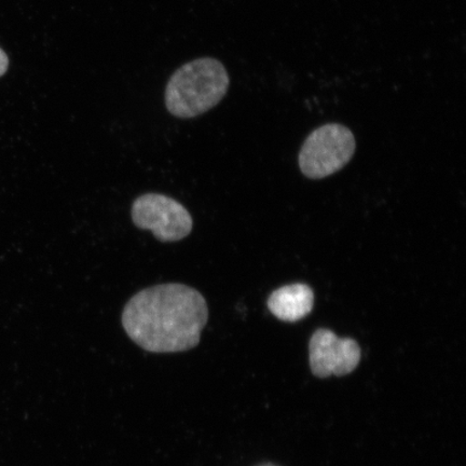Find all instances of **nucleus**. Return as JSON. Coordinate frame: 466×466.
I'll list each match as a JSON object with an SVG mask.
<instances>
[{
	"instance_id": "nucleus-1",
	"label": "nucleus",
	"mask_w": 466,
	"mask_h": 466,
	"mask_svg": "<svg viewBox=\"0 0 466 466\" xmlns=\"http://www.w3.org/2000/svg\"><path fill=\"white\" fill-rule=\"evenodd\" d=\"M208 308L200 291L186 284L155 285L127 302L121 322L130 339L151 353L194 349L208 323Z\"/></svg>"
},
{
	"instance_id": "nucleus-2",
	"label": "nucleus",
	"mask_w": 466,
	"mask_h": 466,
	"mask_svg": "<svg viewBox=\"0 0 466 466\" xmlns=\"http://www.w3.org/2000/svg\"><path fill=\"white\" fill-rule=\"evenodd\" d=\"M230 79L223 63L202 57L175 72L166 90L168 113L177 118H195L217 106L228 91Z\"/></svg>"
},
{
	"instance_id": "nucleus-3",
	"label": "nucleus",
	"mask_w": 466,
	"mask_h": 466,
	"mask_svg": "<svg viewBox=\"0 0 466 466\" xmlns=\"http://www.w3.org/2000/svg\"><path fill=\"white\" fill-rule=\"evenodd\" d=\"M355 138L351 130L339 124L318 127L302 145L299 167L305 177L320 179L329 177L352 159Z\"/></svg>"
},
{
	"instance_id": "nucleus-4",
	"label": "nucleus",
	"mask_w": 466,
	"mask_h": 466,
	"mask_svg": "<svg viewBox=\"0 0 466 466\" xmlns=\"http://www.w3.org/2000/svg\"><path fill=\"white\" fill-rule=\"evenodd\" d=\"M131 217L138 229L153 232L154 237L160 242L183 240L194 228V220L182 203L153 192L134 200Z\"/></svg>"
},
{
	"instance_id": "nucleus-5",
	"label": "nucleus",
	"mask_w": 466,
	"mask_h": 466,
	"mask_svg": "<svg viewBox=\"0 0 466 466\" xmlns=\"http://www.w3.org/2000/svg\"><path fill=\"white\" fill-rule=\"evenodd\" d=\"M310 367L314 376H346L357 369L360 360L359 343L351 338L337 337L333 331L320 329L311 337Z\"/></svg>"
},
{
	"instance_id": "nucleus-6",
	"label": "nucleus",
	"mask_w": 466,
	"mask_h": 466,
	"mask_svg": "<svg viewBox=\"0 0 466 466\" xmlns=\"http://www.w3.org/2000/svg\"><path fill=\"white\" fill-rule=\"evenodd\" d=\"M314 294L307 284H290L279 289L268 299V308L273 316L284 322H299L310 314Z\"/></svg>"
},
{
	"instance_id": "nucleus-7",
	"label": "nucleus",
	"mask_w": 466,
	"mask_h": 466,
	"mask_svg": "<svg viewBox=\"0 0 466 466\" xmlns=\"http://www.w3.org/2000/svg\"><path fill=\"white\" fill-rule=\"evenodd\" d=\"M8 66V56L5 54V52L2 49H0V77H2V76L5 75V72H7Z\"/></svg>"
}]
</instances>
